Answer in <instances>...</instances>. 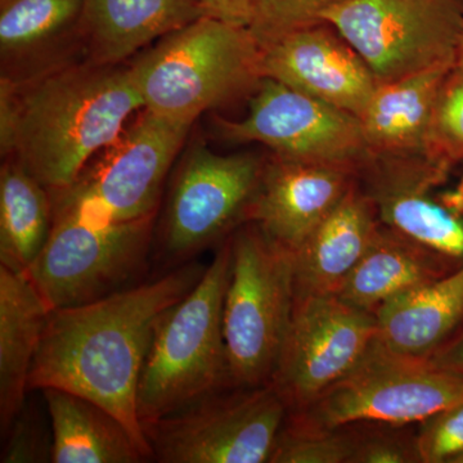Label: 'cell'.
<instances>
[{
  "mask_svg": "<svg viewBox=\"0 0 463 463\" xmlns=\"http://www.w3.org/2000/svg\"><path fill=\"white\" fill-rule=\"evenodd\" d=\"M429 160L450 172L463 163V72L453 67L441 85L429 136Z\"/></svg>",
  "mask_w": 463,
  "mask_h": 463,
  "instance_id": "4316f807",
  "label": "cell"
},
{
  "mask_svg": "<svg viewBox=\"0 0 463 463\" xmlns=\"http://www.w3.org/2000/svg\"><path fill=\"white\" fill-rule=\"evenodd\" d=\"M439 367L463 377V326L430 356Z\"/></svg>",
  "mask_w": 463,
  "mask_h": 463,
  "instance_id": "d6a6232c",
  "label": "cell"
},
{
  "mask_svg": "<svg viewBox=\"0 0 463 463\" xmlns=\"http://www.w3.org/2000/svg\"><path fill=\"white\" fill-rule=\"evenodd\" d=\"M142 109L128 63L81 61L27 83L0 81L2 156L63 190Z\"/></svg>",
  "mask_w": 463,
  "mask_h": 463,
  "instance_id": "7a4b0ae2",
  "label": "cell"
},
{
  "mask_svg": "<svg viewBox=\"0 0 463 463\" xmlns=\"http://www.w3.org/2000/svg\"><path fill=\"white\" fill-rule=\"evenodd\" d=\"M260 74L358 118L379 87L364 58L326 21L260 45Z\"/></svg>",
  "mask_w": 463,
  "mask_h": 463,
  "instance_id": "5bb4252c",
  "label": "cell"
},
{
  "mask_svg": "<svg viewBox=\"0 0 463 463\" xmlns=\"http://www.w3.org/2000/svg\"><path fill=\"white\" fill-rule=\"evenodd\" d=\"M154 219L94 224L53 213L50 239L27 276L52 310L112 294L145 263Z\"/></svg>",
  "mask_w": 463,
  "mask_h": 463,
  "instance_id": "8fae6325",
  "label": "cell"
},
{
  "mask_svg": "<svg viewBox=\"0 0 463 463\" xmlns=\"http://www.w3.org/2000/svg\"><path fill=\"white\" fill-rule=\"evenodd\" d=\"M456 269L458 268L380 223L373 245L336 297L356 309L374 315L392 298Z\"/></svg>",
  "mask_w": 463,
  "mask_h": 463,
  "instance_id": "cb8c5ba5",
  "label": "cell"
},
{
  "mask_svg": "<svg viewBox=\"0 0 463 463\" xmlns=\"http://www.w3.org/2000/svg\"><path fill=\"white\" fill-rule=\"evenodd\" d=\"M83 0H0V81L18 85L87 61Z\"/></svg>",
  "mask_w": 463,
  "mask_h": 463,
  "instance_id": "e0dca14e",
  "label": "cell"
},
{
  "mask_svg": "<svg viewBox=\"0 0 463 463\" xmlns=\"http://www.w3.org/2000/svg\"><path fill=\"white\" fill-rule=\"evenodd\" d=\"M209 16L249 26L251 21L254 0H200Z\"/></svg>",
  "mask_w": 463,
  "mask_h": 463,
  "instance_id": "1f68e13d",
  "label": "cell"
},
{
  "mask_svg": "<svg viewBox=\"0 0 463 463\" xmlns=\"http://www.w3.org/2000/svg\"><path fill=\"white\" fill-rule=\"evenodd\" d=\"M216 136L230 143H259L273 156L364 172L371 163L358 116L263 78L241 120L216 118Z\"/></svg>",
  "mask_w": 463,
  "mask_h": 463,
  "instance_id": "30bf717a",
  "label": "cell"
},
{
  "mask_svg": "<svg viewBox=\"0 0 463 463\" xmlns=\"http://www.w3.org/2000/svg\"><path fill=\"white\" fill-rule=\"evenodd\" d=\"M455 67L463 72V26L461 33H459L458 43H457Z\"/></svg>",
  "mask_w": 463,
  "mask_h": 463,
  "instance_id": "836d02e7",
  "label": "cell"
},
{
  "mask_svg": "<svg viewBox=\"0 0 463 463\" xmlns=\"http://www.w3.org/2000/svg\"><path fill=\"white\" fill-rule=\"evenodd\" d=\"M379 336L376 317L337 297L295 298L276 373L288 412L306 410L364 358Z\"/></svg>",
  "mask_w": 463,
  "mask_h": 463,
  "instance_id": "4fadbf2b",
  "label": "cell"
},
{
  "mask_svg": "<svg viewBox=\"0 0 463 463\" xmlns=\"http://www.w3.org/2000/svg\"><path fill=\"white\" fill-rule=\"evenodd\" d=\"M85 56L121 65L158 39L205 16L200 0H83Z\"/></svg>",
  "mask_w": 463,
  "mask_h": 463,
  "instance_id": "ffe728a7",
  "label": "cell"
},
{
  "mask_svg": "<svg viewBox=\"0 0 463 463\" xmlns=\"http://www.w3.org/2000/svg\"><path fill=\"white\" fill-rule=\"evenodd\" d=\"M358 178L347 167L272 155L265 160L246 223L257 224L272 242L295 254Z\"/></svg>",
  "mask_w": 463,
  "mask_h": 463,
  "instance_id": "2e32d148",
  "label": "cell"
},
{
  "mask_svg": "<svg viewBox=\"0 0 463 463\" xmlns=\"http://www.w3.org/2000/svg\"><path fill=\"white\" fill-rule=\"evenodd\" d=\"M288 407L272 383L222 390L142 429L161 463H269Z\"/></svg>",
  "mask_w": 463,
  "mask_h": 463,
  "instance_id": "ba28073f",
  "label": "cell"
},
{
  "mask_svg": "<svg viewBox=\"0 0 463 463\" xmlns=\"http://www.w3.org/2000/svg\"><path fill=\"white\" fill-rule=\"evenodd\" d=\"M345 0H254L250 30L259 44L322 21L323 14Z\"/></svg>",
  "mask_w": 463,
  "mask_h": 463,
  "instance_id": "83f0119b",
  "label": "cell"
},
{
  "mask_svg": "<svg viewBox=\"0 0 463 463\" xmlns=\"http://www.w3.org/2000/svg\"><path fill=\"white\" fill-rule=\"evenodd\" d=\"M462 2H463V0H462Z\"/></svg>",
  "mask_w": 463,
  "mask_h": 463,
  "instance_id": "d590c367",
  "label": "cell"
},
{
  "mask_svg": "<svg viewBox=\"0 0 463 463\" xmlns=\"http://www.w3.org/2000/svg\"><path fill=\"white\" fill-rule=\"evenodd\" d=\"M51 307L27 273L0 265V428L26 404L29 377Z\"/></svg>",
  "mask_w": 463,
  "mask_h": 463,
  "instance_id": "44dd1931",
  "label": "cell"
},
{
  "mask_svg": "<svg viewBox=\"0 0 463 463\" xmlns=\"http://www.w3.org/2000/svg\"><path fill=\"white\" fill-rule=\"evenodd\" d=\"M379 339L402 354L430 358L463 323V265L392 298L374 313Z\"/></svg>",
  "mask_w": 463,
  "mask_h": 463,
  "instance_id": "7402d4cb",
  "label": "cell"
},
{
  "mask_svg": "<svg viewBox=\"0 0 463 463\" xmlns=\"http://www.w3.org/2000/svg\"><path fill=\"white\" fill-rule=\"evenodd\" d=\"M379 228L376 207L358 178L295 252V298L336 297Z\"/></svg>",
  "mask_w": 463,
  "mask_h": 463,
  "instance_id": "ac0fdd59",
  "label": "cell"
},
{
  "mask_svg": "<svg viewBox=\"0 0 463 463\" xmlns=\"http://www.w3.org/2000/svg\"><path fill=\"white\" fill-rule=\"evenodd\" d=\"M322 21L334 26L376 79L386 84L455 65L462 0H345Z\"/></svg>",
  "mask_w": 463,
  "mask_h": 463,
  "instance_id": "9c48e42d",
  "label": "cell"
},
{
  "mask_svg": "<svg viewBox=\"0 0 463 463\" xmlns=\"http://www.w3.org/2000/svg\"><path fill=\"white\" fill-rule=\"evenodd\" d=\"M449 463H463V452L457 455Z\"/></svg>",
  "mask_w": 463,
  "mask_h": 463,
  "instance_id": "e575fe53",
  "label": "cell"
},
{
  "mask_svg": "<svg viewBox=\"0 0 463 463\" xmlns=\"http://www.w3.org/2000/svg\"><path fill=\"white\" fill-rule=\"evenodd\" d=\"M358 423L327 429L288 413L269 463H352Z\"/></svg>",
  "mask_w": 463,
  "mask_h": 463,
  "instance_id": "484cf974",
  "label": "cell"
},
{
  "mask_svg": "<svg viewBox=\"0 0 463 463\" xmlns=\"http://www.w3.org/2000/svg\"><path fill=\"white\" fill-rule=\"evenodd\" d=\"M51 419L53 463H138L147 452L114 414L90 399L43 389Z\"/></svg>",
  "mask_w": 463,
  "mask_h": 463,
  "instance_id": "603a6c76",
  "label": "cell"
},
{
  "mask_svg": "<svg viewBox=\"0 0 463 463\" xmlns=\"http://www.w3.org/2000/svg\"><path fill=\"white\" fill-rule=\"evenodd\" d=\"M128 66L143 109L192 125L263 79L260 44L250 27L209 14L158 39Z\"/></svg>",
  "mask_w": 463,
  "mask_h": 463,
  "instance_id": "3957f363",
  "label": "cell"
},
{
  "mask_svg": "<svg viewBox=\"0 0 463 463\" xmlns=\"http://www.w3.org/2000/svg\"><path fill=\"white\" fill-rule=\"evenodd\" d=\"M0 169V265L27 273L41 257L53 227L51 192L16 158Z\"/></svg>",
  "mask_w": 463,
  "mask_h": 463,
  "instance_id": "d4e9b609",
  "label": "cell"
},
{
  "mask_svg": "<svg viewBox=\"0 0 463 463\" xmlns=\"http://www.w3.org/2000/svg\"><path fill=\"white\" fill-rule=\"evenodd\" d=\"M462 401V376L430 358L394 352L377 336L349 373L306 410L288 413L327 429L361 422L408 426Z\"/></svg>",
  "mask_w": 463,
  "mask_h": 463,
  "instance_id": "52a82bcc",
  "label": "cell"
},
{
  "mask_svg": "<svg viewBox=\"0 0 463 463\" xmlns=\"http://www.w3.org/2000/svg\"><path fill=\"white\" fill-rule=\"evenodd\" d=\"M417 449L421 463H449L463 452V401L419 422Z\"/></svg>",
  "mask_w": 463,
  "mask_h": 463,
  "instance_id": "f1b7e54d",
  "label": "cell"
},
{
  "mask_svg": "<svg viewBox=\"0 0 463 463\" xmlns=\"http://www.w3.org/2000/svg\"><path fill=\"white\" fill-rule=\"evenodd\" d=\"M191 128L142 109L74 183L50 191L53 213H67L94 224L155 218L161 188Z\"/></svg>",
  "mask_w": 463,
  "mask_h": 463,
  "instance_id": "8992f818",
  "label": "cell"
},
{
  "mask_svg": "<svg viewBox=\"0 0 463 463\" xmlns=\"http://www.w3.org/2000/svg\"><path fill=\"white\" fill-rule=\"evenodd\" d=\"M231 263L227 241L196 285L158 321L137 392L141 425L228 388L223 306Z\"/></svg>",
  "mask_w": 463,
  "mask_h": 463,
  "instance_id": "277c9868",
  "label": "cell"
},
{
  "mask_svg": "<svg viewBox=\"0 0 463 463\" xmlns=\"http://www.w3.org/2000/svg\"><path fill=\"white\" fill-rule=\"evenodd\" d=\"M453 67H431L376 88L359 116L371 161L429 160L435 103Z\"/></svg>",
  "mask_w": 463,
  "mask_h": 463,
  "instance_id": "d6986e66",
  "label": "cell"
},
{
  "mask_svg": "<svg viewBox=\"0 0 463 463\" xmlns=\"http://www.w3.org/2000/svg\"><path fill=\"white\" fill-rule=\"evenodd\" d=\"M205 268L185 265L160 277L51 312L33 361L29 389L57 388L90 399L124 423L152 458L137 392L155 328Z\"/></svg>",
  "mask_w": 463,
  "mask_h": 463,
  "instance_id": "6da1fadb",
  "label": "cell"
},
{
  "mask_svg": "<svg viewBox=\"0 0 463 463\" xmlns=\"http://www.w3.org/2000/svg\"><path fill=\"white\" fill-rule=\"evenodd\" d=\"M448 174L426 158L371 161L359 182L373 199L381 224L459 268L463 265V216L430 194Z\"/></svg>",
  "mask_w": 463,
  "mask_h": 463,
  "instance_id": "9a60e30c",
  "label": "cell"
},
{
  "mask_svg": "<svg viewBox=\"0 0 463 463\" xmlns=\"http://www.w3.org/2000/svg\"><path fill=\"white\" fill-rule=\"evenodd\" d=\"M231 241L223 334L228 388L267 385L273 379L295 306L294 254L250 223Z\"/></svg>",
  "mask_w": 463,
  "mask_h": 463,
  "instance_id": "5b68a950",
  "label": "cell"
},
{
  "mask_svg": "<svg viewBox=\"0 0 463 463\" xmlns=\"http://www.w3.org/2000/svg\"><path fill=\"white\" fill-rule=\"evenodd\" d=\"M404 428H359L352 463H421L416 435L404 431Z\"/></svg>",
  "mask_w": 463,
  "mask_h": 463,
  "instance_id": "f546056e",
  "label": "cell"
},
{
  "mask_svg": "<svg viewBox=\"0 0 463 463\" xmlns=\"http://www.w3.org/2000/svg\"><path fill=\"white\" fill-rule=\"evenodd\" d=\"M190 147L174 174L163 225L164 248L176 259L246 223L265 164L249 152L219 155L203 142Z\"/></svg>",
  "mask_w": 463,
  "mask_h": 463,
  "instance_id": "7c38bea8",
  "label": "cell"
},
{
  "mask_svg": "<svg viewBox=\"0 0 463 463\" xmlns=\"http://www.w3.org/2000/svg\"><path fill=\"white\" fill-rule=\"evenodd\" d=\"M3 437L7 438V441L3 447L0 462H51L52 444H47L38 417L26 410V404Z\"/></svg>",
  "mask_w": 463,
  "mask_h": 463,
  "instance_id": "4dcf8cb0",
  "label": "cell"
}]
</instances>
